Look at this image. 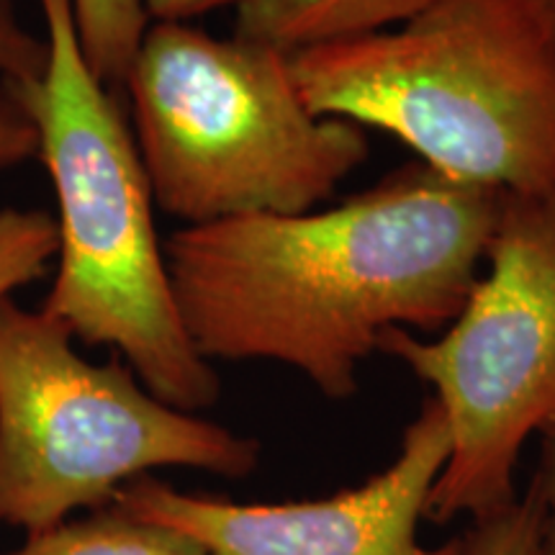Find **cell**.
<instances>
[{"label": "cell", "instance_id": "2", "mask_svg": "<svg viewBox=\"0 0 555 555\" xmlns=\"http://www.w3.org/2000/svg\"><path fill=\"white\" fill-rule=\"evenodd\" d=\"M291 67L314 114L388 131L450 180L555 191V0H437Z\"/></svg>", "mask_w": 555, "mask_h": 555}, {"label": "cell", "instance_id": "3", "mask_svg": "<svg viewBox=\"0 0 555 555\" xmlns=\"http://www.w3.org/2000/svg\"><path fill=\"white\" fill-rule=\"evenodd\" d=\"M39 5L44 67L3 90L37 131L57 198V273L41 311L86 345L114 347L150 393L196 414L221 384L178 314L134 131L82 57L73 0Z\"/></svg>", "mask_w": 555, "mask_h": 555}, {"label": "cell", "instance_id": "16", "mask_svg": "<svg viewBox=\"0 0 555 555\" xmlns=\"http://www.w3.org/2000/svg\"><path fill=\"white\" fill-rule=\"evenodd\" d=\"M142 3L150 21H191L224 5L237 9L242 0H142Z\"/></svg>", "mask_w": 555, "mask_h": 555}, {"label": "cell", "instance_id": "6", "mask_svg": "<svg viewBox=\"0 0 555 555\" xmlns=\"http://www.w3.org/2000/svg\"><path fill=\"white\" fill-rule=\"evenodd\" d=\"M483 260L489 270L440 337L386 330L378 343L446 412L450 455L429 491L433 522L515 504L525 442L555 433V191L502 193Z\"/></svg>", "mask_w": 555, "mask_h": 555}, {"label": "cell", "instance_id": "15", "mask_svg": "<svg viewBox=\"0 0 555 555\" xmlns=\"http://www.w3.org/2000/svg\"><path fill=\"white\" fill-rule=\"evenodd\" d=\"M540 499H543L545 522H543V538H540V553L538 555H555V433L543 437V448H540V463L535 476Z\"/></svg>", "mask_w": 555, "mask_h": 555}, {"label": "cell", "instance_id": "7", "mask_svg": "<svg viewBox=\"0 0 555 555\" xmlns=\"http://www.w3.org/2000/svg\"><path fill=\"white\" fill-rule=\"evenodd\" d=\"M448 455L446 412L427 399L401 435L397 457L365 483L332 496L240 504L142 476L124 486L114 506L183 532L208 555H461V538L440 547L420 543L429 491Z\"/></svg>", "mask_w": 555, "mask_h": 555}, {"label": "cell", "instance_id": "8", "mask_svg": "<svg viewBox=\"0 0 555 555\" xmlns=\"http://www.w3.org/2000/svg\"><path fill=\"white\" fill-rule=\"evenodd\" d=\"M437 0H242L232 37L283 52L386 31L433 9Z\"/></svg>", "mask_w": 555, "mask_h": 555}, {"label": "cell", "instance_id": "13", "mask_svg": "<svg viewBox=\"0 0 555 555\" xmlns=\"http://www.w3.org/2000/svg\"><path fill=\"white\" fill-rule=\"evenodd\" d=\"M47 60L44 34L37 37L18 16L16 0H0V82L24 86L37 78Z\"/></svg>", "mask_w": 555, "mask_h": 555}, {"label": "cell", "instance_id": "9", "mask_svg": "<svg viewBox=\"0 0 555 555\" xmlns=\"http://www.w3.org/2000/svg\"><path fill=\"white\" fill-rule=\"evenodd\" d=\"M5 555H208L196 540L172 527L131 517L119 506H103L75 522L26 535Z\"/></svg>", "mask_w": 555, "mask_h": 555}, {"label": "cell", "instance_id": "5", "mask_svg": "<svg viewBox=\"0 0 555 555\" xmlns=\"http://www.w3.org/2000/svg\"><path fill=\"white\" fill-rule=\"evenodd\" d=\"M258 463V440L165 404L119 358L90 363L54 317L0 307L3 525L52 530L157 468L245 478Z\"/></svg>", "mask_w": 555, "mask_h": 555}, {"label": "cell", "instance_id": "14", "mask_svg": "<svg viewBox=\"0 0 555 555\" xmlns=\"http://www.w3.org/2000/svg\"><path fill=\"white\" fill-rule=\"evenodd\" d=\"M31 157H37V131L9 90H0V176Z\"/></svg>", "mask_w": 555, "mask_h": 555}, {"label": "cell", "instance_id": "1", "mask_svg": "<svg viewBox=\"0 0 555 555\" xmlns=\"http://www.w3.org/2000/svg\"><path fill=\"white\" fill-rule=\"evenodd\" d=\"M499 196L414 159L324 211L183 227L163 242L178 314L208 363L273 360L350 399L386 330L461 314Z\"/></svg>", "mask_w": 555, "mask_h": 555}, {"label": "cell", "instance_id": "4", "mask_svg": "<svg viewBox=\"0 0 555 555\" xmlns=\"http://www.w3.org/2000/svg\"><path fill=\"white\" fill-rule=\"evenodd\" d=\"M121 88L155 204L185 227L314 211L371 152L304 103L291 52L189 21H150Z\"/></svg>", "mask_w": 555, "mask_h": 555}, {"label": "cell", "instance_id": "12", "mask_svg": "<svg viewBox=\"0 0 555 555\" xmlns=\"http://www.w3.org/2000/svg\"><path fill=\"white\" fill-rule=\"evenodd\" d=\"M545 509L535 481L530 478L525 494L506 509L474 519L461 538V555H538L543 538Z\"/></svg>", "mask_w": 555, "mask_h": 555}, {"label": "cell", "instance_id": "11", "mask_svg": "<svg viewBox=\"0 0 555 555\" xmlns=\"http://www.w3.org/2000/svg\"><path fill=\"white\" fill-rule=\"evenodd\" d=\"M57 221L39 208L0 211V307L39 281L57 258Z\"/></svg>", "mask_w": 555, "mask_h": 555}, {"label": "cell", "instance_id": "10", "mask_svg": "<svg viewBox=\"0 0 555 555\" xmlns=\"http://www.w3.org/2000/svg\"><path fill=\"white\" fill-rule=\"evenodd\" d=\"M82 57L103 86L119 90L150 16L142 0H73Z\"/></svg>", "mask_w": 555, "mask_h": 555}]
</instances>
